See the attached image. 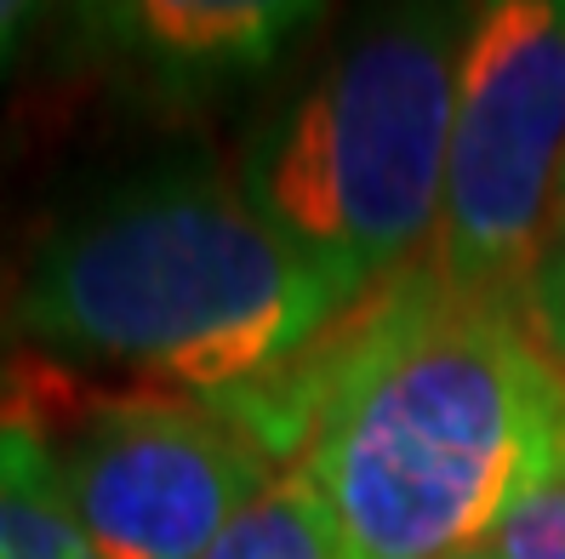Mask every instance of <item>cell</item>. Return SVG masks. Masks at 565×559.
<instances>
[{
	"label": "cell",
	"mask_w": 565,
	"mask_h": 559,
	"mask_svg": "<svg viewBox=\"0 0 565 559\" xmlns=\"http://www.w3.org/2000/svg\"><path fill=\"white\" fill-rule=\"evenodd\" d=\"M565 178V0L480 7L457 57L440 235L428 251L451 298L520 303L559 217Z\"/></svg>",
	"instance_id": "5"
},
{
	"label": "cell",
	"mask_w": 565,
	"mask_h": 559,
	"mask_svg": "<svg viewBox=\"0 0 565 559\" xmlns=\"http://www.w3.org/2000/svg\"><path fill=\"white\" fill-rule=\"evenodd\" d=\"M554 223H565V178H559V217Z\"/></svg>",
	"instance_id": "13"
},
{
	"label": "cell",
	"mask_w": 565,
	"mask_h": 559,
	"mask_svg": "<svg viewBox=\"0 0 565 559\" xmlns=\"http://www.w3.org/2000/svg\"><path fill=\"white\" fill-rule=\"evenodd\" d=\"M491 548L497 559H565V456L509 508Z\"/></svg>",
	"instance_id": "9"
},
{
	"label": "cell",
	"mask_w": 565,
	"mask_h": 559,
	"mask_svg": "<svg viewBox=\"0 0 565 559\" xmlns=\"http://www.w3.org/2000/svg\"><path fill=\"white\" fill-rule=\"evenodd\" d=\"M0 559H104L63 508L18 422H0Z\"/></svg>",
	"instance_id": "7"
},
{
	"label": "cell",
	"mask_w": 565,
	"mask_h": 559,
	"mask_svg": "<svg viewBox=\"0 0 565 559\" xmlns=\"http://www.w3.org/2000/svg\"><path fill=\"white\" fill-rule=\"evenodd\" d=\"M475 12L365 23L241 160V194L320 275L365 303L423 269L440 235L457 57Z\"/></svg>",
	"instance_id": "3"
},
{
	"label": "cell",
	"mask_w": 565,
	"mask_h": 559,
	"mask_svg": "<svg viewBox=\"0 0 565 559\" xmlns=\"http://www.w3.org/2000/svg\"><path fill=\"white\" fill-rule=\"evenodd\" d=\"M338 525L343 559H457L565 456V366L520 303L451 298L428 262L354 303L235 400Z\"/></svg>",
	"instance_id": "1"
},
{
	"label": "cell",
	"mask_w": 565,
	"mask_h": 559,
	"mask_svg": "<svg viewBox=\"0 0 565 559\" xmlns=\"http://www.w3.org/2000/svg\"><path fill=\"white\" fill-rule=\"evenodd\" d=\"M520 320L531 325V337L565 366V223L548 228V240L537 251V269H531L525 286H520Z\"/></svg>",
	"instance_id": "10"
},
{
	"label": "cell",
	"mask_w": 565,
	"mask_h": 559,
	"mask_svg": "<svg viewBox=\"0 0 565 559\" xmlns=\"http://www.w3.org/2000/svg\"><path fill=\"white\" fill-rule=\"evenodd\" d=\"M354 303L206 166H149L75 206L18 280V325L57 359L235 400L297 366Z\"/></svg>",
	"instance_id": "2"
},
{
	"label": "cell",
	"mask_w": 565,
	"mask_h": 559,
	"mask_svg": "<svg viewBox=\"0 0 565 559\" xmlns=\"http://www.w3.org/2000/svg\"><path fill=\"white\" fill-rule=\"evenodd\" d=\"M0 422L35 440L52 491L104 559H201L286 474L235 411L166 388L97 400L23 388Z\"/></svg>",
	"instance_id": "4"
},
{
	"label": "cell",
	"mask_w": 565,
	"mask_h": 559,
	"mask_svg": "<svg viewBox=\"0 0 565 559\" xmlns=\"http://www.w3.org/2000/svg\"><path fill=\"white\" fill-rule=\"evenodd\" d=\"M29 23H35V7H23V0H0V80L18 69V52L29 41Z\"/></svg>",
	"instance_id": "11"
},
{
	"label": "cell",
	"mask_w": 565,
	"mask_h": 559,
	"mask_svg": "<svg viewBox=\"0 0 565 559\" xmlns=\"http://www.w3.org/2000/svg\"><path fill=\"white\" fill-rule=\"evenodd\" d=\"M315 18L320 7L291 0H126L81 12L97 46L178 97L263 75Z\"/></svg>",
	"instance_id": "6"
},
{
	"label": "cell",
	"mask_w": 565,
	"mask_h": 559,
	"mask_svg": "<svg viewBox=\"0 0 565 559\" xmlns=\"http://www.w3.org/2000/svg\"><path fill=\"white\" fill-rule=\"evenodd\" d=\"M457 559H497V548L486 542V548H469V553H457Z\"/></svg>",
	"instance_id": "12"
},
{
	"label": "cell",
	"mask_w": 565,
	"mask_h": 559,
	"mask_svg": "<svg viewBox=\"0 0 565 559\" xmlns=\"http://www.w3.org/2000/svg\"><path fill=\"white\" fill-rule=\"evenodd\" d=\"M201 559H343V548L315 485L286 469Z\"/></svg>",
	"instance_id": "8"
}]
</instances>
